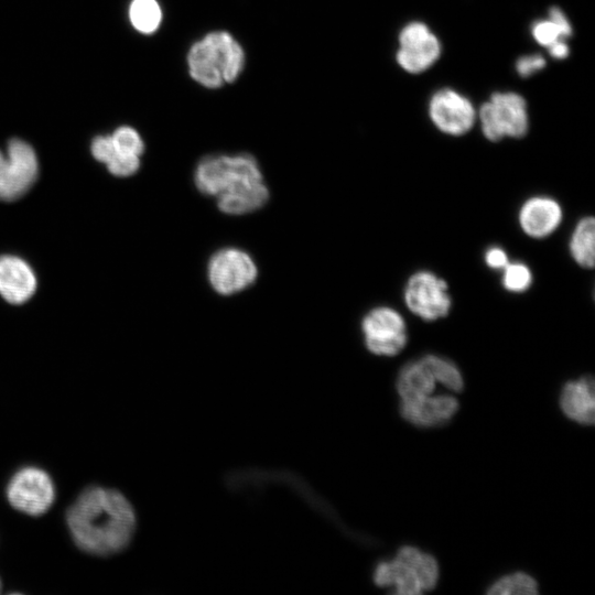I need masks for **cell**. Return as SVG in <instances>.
<instances>
[{"label":"cell","instance_id":"ba28073f","mask_svg":"<svg viewBox=\"0 0 595 595\" xmlns=\"http://www.w3.org/2000/svg\"><path fill=\"white\" fill-rule=\"evenodd\" d=\"M39 164L33 148L12 139L7 156L0 151V199L13 201L22 196L37 176Z\"/></svg>","mask_w":595,"mask_h":595},{"label":"cell","instance_id":"f1b7e54d","mask_svg":"<svg viewBox=\"0 0 595 595\" xmlns=\"http://www.w3.org/2000/svg\"><path fill=\"white\" fill-rule=\"evenodd\" d=\"M545 65V61L540 55L524 56L518 60L517 71L522 77H527L532 73L541 69Z\"/></svg>","mask_w":595,"mask_h":595},{"label":"cell","instance_id":"44dd1931","mask_svg":"<svg viewBox=\"0 0 595 595\" xmlns=\"http://www.w3.org/2000/svg\"><path fill=\"white\" fill-rule=\"evenodd\" d=\"M397 556L408 562L415 570L423 591L432 589L436 585L439 566L431 554L405 545L398 551Z\"/></svg>","mask_w":595,"mask_h":595},{"label":"cell","instance_id":"8992f818","mask_svg":"<svg viewBox=\"0 0 595 595\" xmlns=\"http://www.w3.org/2000/svg\"><path fill=\"white\" fill-rule=\"evenodd\" d=\"M447 282L435 273L421 270L413 273L403 290V300L414 315L426 322L445 317L452 307Z\"/></svg>","mask_w":595,"mask_h":595},{"label":"cell","instance_id":"4dcf8cb0","mask_svg":"<svg viewBox=\"0 0 595 595\" xmlns=\"http://www.w3.org/2000/svg\"><path fill=\"white\" fill-rule=\"evenodd\" d=\"M549 52L554 58H564L569 55V46L563 41H559L549 46Z\"/></svg>","mask_w":595,"mask_h":595},{"label":"cell","instance_id":"cb8c5ba5","mask_svg":"<svg viewBox=\"0 0 595 595\" xmlns=\"http://www.w3.org/2000/svg\"><path fill=\"white\" fill-rule=\"evenodd\" d=\"M487 593L499 595H532L538 594V584L532 576L517 572L497 580L490 585Z\"/></svg>","mask_w":595,"mask_h":595},{"label":"cell","instance_id":"484cf974","mask_svg":"<svg viewBox=\"0 0 595 595\" xmlns=\"http://www.w3.org/2000/svg\"><path fill=\"white\" fill-rule=\"evenodd\" d=\"M113 147L128 156H140L144 144L139 133L131 127H120L111 136Z\"/></svg>","mask_w":595,"mask_h":595},{"label":"cell","instance_id":"ffe728a7","mask_svg":"<svg viewBox=\"0 0 595 595\" xmlns=\"http://www.w3.org/2000/svg\"><path fill=\"white\" fill-rule=\"evenodd\" d=\"M572 259L582 268L594 267L595 220L585 216L575 225L569 242Z\"/></svg>","mask_w":595,"mask_h":595},{"label":"cell","instance_id":"603a6c76","mask_svg":"<svg viewBox=\"0 0 595 595\" xmlns=\"http://www.w3.org/2000/svg\"><path fill=\"white\" fill-rule=\"evenodd\" d=\"M132 25L142 33L154 32L162 18L156 0H133L129 11Z\"/></svg>","mask_w":595,"mask_h":595},{"label":"cell","instance_id":"7c38bea8","mask_svg":"<svg viewBox=\"0 0 595 595\" xmlns=\"http://www.w3.org/2000/svg\"><path fill=\"white\" fill-rule=\"evenodd\" d=\"M562 218L560 203L548 196L528 198L518 213L520 228L526 235L536 239L553 234L561 225Z\"/></svg>","mask_w":595,"mask_h":595},{"label":"cell","instance_id":"4fadbf2b","mask_svg":"<svg viewBox=\"0 0 595 595\" xmlns=\"http://www.w3.org/2000/svg\"><path fill=\"white\" fill-rule=\"evenodd\" d=\"M35 289V274L24 260L13 256L0 257V294L6 301L22 304Z\"/></svg>","mask_w":595,"mask_h":595},{"label":"cell","instance_id":"5bb4252c","mask_svg":"<svg viewBox=\"0 0 595 595\" xmlns=\"http://www.w3.org/2000/svg\"><path fill=\"white\" fill-rule=\"evenodd\" d=\"M458 402L452 396H425L414 400L402 401L400 413L410 423L429 428L445 423L457 411Z\"/></svg>","mask_w":595,"mask_h":595},{"label":"cell","instance_id":"7402d4cb","mask_svg":"<svg viewBox=\"0 0 595 595\" xmlns=\"http://www.w3.org/2000/svg\"><path fill=\"white\" fill-rule=\"evenodd\" d=\"M421 360L429 368L435 381L437 380L450 390L462 391L464 387L463 377L454 363L436 355H425Z\"/></svg>","mask_w":595,"mask_h":595},{"label":"cell","instance_id":"83f0119b","mask_svg":"<svg viewBox=\"0 0 595 595\" xmlns=\"http://www.w3.org/2000/svg\"><path fill=\"white\" fill-rule=\"evenodd\" d=\"M484 260L488 268L501 270L509 262L508 255L498 246L489 247L485 252Z\"/></svg>","mask_w":595,"mask_h":595},{"label":"cell","instance_id":"ac0fdd59","mask_svg":"<svg viewBox=\"0 0 595 595\" xmlns=\"http://www.w3.org/2000/svg\"><path fill=\"white\" fill-rule=\"evenodd\" d=\"M397 390L402 401L429 396L435 386V379L424 363L419 359L404 365L397 378Z\"/></svg>","mask_w":595,"mask_h":595},{"label":"cell","instance_id":"3957f363","mask_svg":"<svg viewBox=\"0 0 595 595\" xmlns=\"http://www.w3.org/2000/svg\"><path fill=\"white\" fill-rule=\"evenodd\" d=\"M194 180L202 193L218 196L238 183L262 181V175L250 154L209 155L198 163Z\"/></svg>","mask_w":595,"mask_h":595},{"label":"cell","instance_id":"2e32d148","mask_svg":"<svg viewBox=\"0 0 595 595\" xmlns=\"http://www.w3.org/2000/svg\"><path fill=\"white\" fill-rule=\"evenodd\" d=\"M269 192L262 181L238 183L218 195V207L226 214H246L263 206Z\"/></svg>","mask_w":595,"mask_h":595},{"label":"cell","instance_id":"52a82bcc","mask_svg":"<svg viewBox=\"0 0 595 595\" xmlns=\"http://www.w3.org/2000/svg\"><path fill=\"white\" fill-rule=\"evenodd\" d=\"M361 331L367 349L378 356H394L408 342L405 321L390 306L370 310L363 318Z\"/></svg>","mask_w":595,"mask_h":595},{"label":"cell","instance_id":"d6986e66","mask_svg":"<svg viewBox=\"0 0 595 595\" xmlns=\"http://www.w3.org/2000/svg\"><path fill=\"white\" fill-rule=\"evenodd\" d=\"M91 153L116 176H129L136 173L140 165L138 156H128L117 151L110 136L96 137L91 143Z\"/></svg>","mask_w":595,"mask_h":595},{"label":"cell","instance_id":"277c9868","mask_svg":"<svg viewBox=\"0 0 595 595\" xmlns=\"http://www.w3.org/2000/svg\"><path fill=\"white\" fill-rule=\"evenodd\" d=\"M6 496L14 509L37 517L51 508L56 490L46 470L34 465H26L15 470L10 477Z\"/></svg>","mask_w":595,"mask_h":595},{"label":"cell","instance_id":"d4e9b609","mask_svg":"<svg viewBox=\"0 0 595 595\" xmlns=\"http://www.w3.org/2000/svg\"><path fill=\"white\" fill-rule=\"evenodd\" d=\"M502 286L512 293H522L532 284V272L522 262H508L502 269Z\"/></svg>","mask_w":595,"mask_h":595},{"label":"cell","instance_id":"9a60e30c","mask_svg":"<svg viewBox=\"0 0 595 595\" xmlns=\"http://www.w3.org/2000/svg\"><path fill=\"white\" fill-rule=\"evenodd\" d=\"M560 405L567 418L593 424L595 419V388L592 376L566 382L561 391Z\"/></svg>","mask_w":595,"mask_h":595},{"label":"cell","instance_id":"4316f807","mask_svg":"<svg viewBox=\"0 0 595 595\" xmlns=\"http://www.w3.org/2000/svg\"><path fill=\"white\" fill-rule=\"evenodd\" d=\"M532 34L539 44L548 47L566 37L562 29L550 19L536 22L532 28Z\"/></svg>","mask_w":595,"mask_h":595},{"label":"cell","instance_id":"1f68e13d","mask_svg":"<svg viewBox=\"0 0 595 595\" xmlns=\"http://www.w3.org/2000/svg\"><path fill=\"white\" fill-rule=\"evenodd\" d=\"M1 587H2V583H1V580H0V591H1Z\"/></svg>","mask_w":595,"mask_h":595},{"label":"cell","instance_id":"7a4b0ae2","mask_svg":"<svg viewBox=\"0 0 595 595\" xmlns=\"http://www.w3.org/2000/svg\"><path fill=\"white\" fill-rule=\"evenodd\" d=\"M244 51L226 31H215L192 45L187 55L190 75L207 88L232 83L244 67Z\"/></svg>","mask_w":595,"mask_h":595},{"label":"cell","instance_id":"f546056e","mask_svg":"<svg viewBox=\"0 0 595 595\" xmlns=\"http://www.w3.org/2000/svg\"><path fill=\"white\" fill-rule=\"evenodd\" d=\"M550 20L555 22L563 31L566 37L571 36L572 34V28L566 20L565 15L559 8H551L549 12Z\"/></svg>","mask_w":595,"mask_h":595},{"label":"cell","instance_id":"6da1fadb","mask_svg":"<svg viewBox=\"0 0 595 595\" xmlns=\"http://www.w3.org/2000/svg\"><path fill=\"white\" fill-rule=\"evenodd\" d=\"M66 523L80 550L104 556L119 553L128 547L136 530V513L120 491L91 486L69 506Z\"/></svg>","mask_w":595,"mask_h":595},{"label":"cell","instance_id":"5b68a950","mask_svg":"<svg viewBox=\"0 0 595 595\" xmlns=\"http://www.w3.org/2000/svg\"><path fill=\"white\" fill-rule=\"evenodd\" d=\"M479 117L484 136L490 141L504 137L522 138L528 131L524 99L515 93H496L485 102Z\"/></svg>","mask_w":595,"mask_h":595},{"label":"cell","instance_id":"30bf717a","mask_svg":"<svg viewBox=\"0 0 595 595\" xmlns=\"http://www.w3.org/2000/svg\"><path fill=\"white\" fill-rule=\"evenodd\" d=\"M397 53L399 65L409 73L418 74L430 67L439 57V40L420 22L408 24L399 36Z\"/></svg>","mask_w":595,"mask_h":595},{"label":"cell","instance_id":"e0dca14e","mask_svg":"<svg viewBox=\"0 0 595 595\" xmlns=\"http://www.w3.org/2000/svg\"><path fill=\"white\" fill-rule=\"evenodd\" d=\"M374 581L378 586L394 587L397 594L414 595L423 591L415 570L398 556L394 560L378 563L374 572Z\"/></svg>","mask_w":595,"mask_h":595},{"label":"cell","instance_id":"8fae6325","mask_svg":"<svg viewBox=\"0 0 595 595\" xmlns=\"http://www.w3.org/2000/svg\"><path fill=\"white\" fill-rule=\"evenodd\" d=\"M430 117L441 131L462 136L472 128L475 111L466 98L454 90L442 89L430 101Z\"/></svg>","mask_w":595,"mask_h":595},{"label":"cell","instance_id":"9c48e42d","mask_svg":"<svg viewBox=\"0 0 595 595\" xmlns=\"http://www.w3.org/2000/svg\"><path fill=\"white\" fill-rule=\"evenodd\" d=\"M257 277L251 257L238 249L228 248L216 252L208 264V278L213 288L228 295L250 285Z\"/></svg>","mask_w":595,"mask_h":595}]
</instances>
